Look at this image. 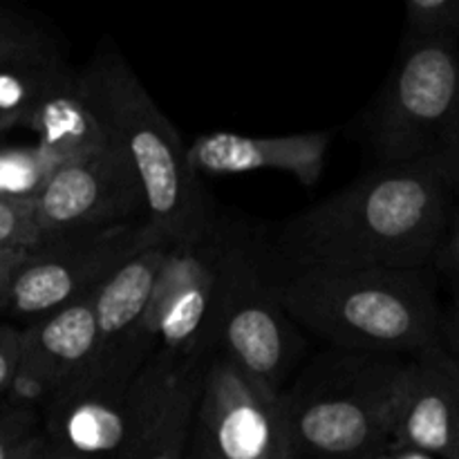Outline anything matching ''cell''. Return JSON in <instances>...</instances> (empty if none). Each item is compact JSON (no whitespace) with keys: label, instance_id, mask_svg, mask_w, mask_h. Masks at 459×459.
<instances>
[{"label":"cell","instance_id":"83f0119b","mask_svg":"<svg viewBox=\"0 0 459 459\" xmlns=\"http://www.w3.org/2000/svg\"><path fill=\"white\" fill-rule=\"evenodd\" d=\"M25 255V251H0V305H3L4 291H7L13 272Z\"/></svg>","mask_w":459,"mask_h":459},{"label":"cell","instance_id":"277c9868","mask_svg":"<svg viewBox=\"0 0 459 459\" xmlns=\"http://www.w3.org/2000/svg\"><path fill=\"white\" fill-rule=\"evenodd\" d=\"M406 357L330 350L282 390L296 459H372L393 448V402Z\"/></svg>","mask_w":459,"mask_h":459},{"label":"cell","instance_id":"e0dca14e","mask_svg":"<svg viewBox=\"0 0 459 459\" xmlns=\"http://www.w3.org/2000/svg\"><path fill=\"white\" fill-rule=\"evenodd\" d=\"M204 368H184L170 381L160 408L121 459H184Z\"/></svg>","mask_w":459,"mask_h":459},{"label":"cell","instance_id":"d6986e66","mask_svg":"<svg viewBox=\"0 0 459 459\" xmlns=\"http://www.w3.org/2000/svg\"><path fill=\"white\" fill-rule=\"evenodd\" d=\"M58 166L39 143L0 148V200L34 202Z\"/></svg>","mask_w":459,"mask_h":459},{"label":"cell","instance_id":"603a6c76","mask_svg":"<svg viewBox=\"0 0 459 459\" xmlns=\"http://www.w3.org/2000/svg\"><path fill=\"white\" fill-rule=\"evenodd\" d=\"M45 240L34 202L0 200V251H31Z\"/></svg>","mask_w":459,"mask_h":459},{"label":"cell","instance_id":"2e32d148","mask_svg":"<svg viewBox=\"0 0 459 459\" xmlns=\"http://www.w3.org/2000/svg\"><path fill=\"white\" fill-rule=\"evenodd\" d=\"M25 128H30L36 134V143L61 164L110 146V137L81 92L76 74L31 112Z\"/></svg>","mask_w":459,"mask_h":459},{"label":"cell","instance_id":"f546056e","mask_svg":"<svg viewBox=\"0 0 459 459\" xmlns=\"http://www.w3.org/2000/svg\"><path fill=\"white\" fill-rule=\"evenodd\" d=\"M388 459H437V457L429 455V453L412 451V448H390Z\"/></svg>","mask_w":459,"mask_h":459},{"label":"cell","instance_id":"f1b7e54d","mask_svg":"<svg viewBox=\"0 0 459 459\" xmlns=\"http://www.w3.org/2000/svg\"><path fill=\"white\" fill-rule=\"evenodd\" d=\"M31 459H83V457H79V455H74V453L65 451V448L56 446V444H52L49 439H45V435H43V439H40L39 448H36L34 457Z\"/></svg>","mask_w":459,"mask_h":459},{"label":"cell","instance_id":"6da1fadb","mask_svg":"<svg viewBox=\"0 0 459 459\" xmlns=\"http://www.w3.org/2000/svg\"><path fill=\"white\" fill-rule=\"evenodd\" d=\"M453 202L433 170L381 164L287 220L263 249L290 269H433Z\"/></svg>","mask_w":459,"mask_h":459},{"label":"cell","instance_id":"52a82bcc","mask_svg":"<svg viewBox=\"0 0 459 459\" xmlns=\"http://www.w3.org/2000/svg\"><path fill=\"white\" fill-rule=\"evenodd\" d=\"M245 236L218 215L200 238L166 249L142 336L173 370L204 368L215 354L224 278Z\"/></svg>","mask_w":459,"mask_h":459},{"label":"cell","instance_id":"ffe728a7","mask_svg":"<svg viewBox=\"0 0 459 459\" xmlns=\"http://www.w3.org/2000/svg\"><path fill=\"white\" fill-rule=\"evenodd\" d=\"M459 43V0H408L403 43Z\"/></svg>","mask_w":459,"mask_h":459},{"label":"cell","instance_id":"4316f807","mask_svg":"<svg viewBox=\"0 0 459 459\" xmlns=\"http://www.w3.org/2000/svg\"><path fill=\"white\" fill-rule=\"evenodd\" d=\"M184 459H224L218 451L213 448V444L209 442L206 433L202 430V426L197 421H193V430L191 437H188V446H186V455Z\"/></svg>","mask_w":459,"mask_h":459},{"label":"cell","instance_id":"7c38bea8","mask_svg":"<svg viewBox=\"0 0 459 459\" xmlns=\"http://www.w3.org/2000/svg\"><path fill=\"white\" fill-rule=\"evenodd\" d=\"M393 448L459 459V375L439 345L403 361L393 402Z\"/></svg>","mask_w":459,"mask_h":459},{"label":"cell","instance_id":"9c48e42d","mask_svg":"<svg viewBox=\"0 0 459 459\" xmlns=\"http://www.w3.org/2000/svg\"><path fill=\"white\" fill-rule=\"evenodd\" d=\"M303 339L264 272L260 247L245 236L229 263L215 354L251 381L281 394L303 354Z\"/></svg>","mask_w":459,"mask_h":459},{"label":"cell","instance_id":"5b68a950","mask_svg":"<svg viewBox=\"0 0 459 459\" xmlns=\"http://www.w3.org/2000/svg\"><path fill=\"white\" fill-rule=\"evenodd\" d=\"M368 133L381 164L433 170L459 197V43H403Z\"/></svg>","mask_w":459,"mask_h":459},{"label":"cell","instance_id":"8fae6325","mask_svg":"<svg viewBox=\"0 0 459 459\" xmlns=\"http://www.w3.org/2000/svg\"><path fill=\"white\" fill-rule=\"evenodd\" d=\"M43 236L146 220L142 186L115 146L63 161L34 200Z\"/></svg>","mask_w":459,"mask_h":459},{"label":"cell","instance_id":"5bb4252c","mask_svg":"<svg viewBox=\"0 0 459 459\" xmlns=\"http://www.w3.org/2000/svg\"><path fill=\"white\" fill-rule=\"evenodd\" d=\"M330 134L309 133L290 137H245L236 133H209L186 148L197 175H224L281 170L305 186H314L325 170Z\"/></svg>","mask_w":459,"mask_h":459},{"label":"cell","instance_id":"cb8c5ba5","mask_svg":"<svg viewBox=\"0 0 459 459\" xmlns=\"http://www.w3.org/2000/svg\"><path fill=\"white\" fill-rule=\"evenodd\" d=\"M433 272L446 276L453 290L459 291V197L453 202L446 231H444L437 254L433 258Z\"/></svg>","mask_w":459,"mask_h":459},{"label":"cell","instance_id":"3957f363","mask_svg":"<svg viewBox=\"0 0 459 459\" xmlns=\"http://www.w3.org/2000/svg\"><path fill=\"white\" fill-rule=\"evenodd\" d=\"M76 79L110 143L137 175L152 233L164 245H179L209 231L218 211L188 161V146L124 54L103 43Z\"/></svg>","mask_w":459,"mask_h":459},{"label":"cell","instance_id":"8992f818","mask_svg":"<svg viewBox=\"0 0 459 459\" xmlns=\"http://www.w3.org/2000/svg\"><path fill=\"white\" fill-rule=\"evenodd\" d=\"M175 375L148 345L92 361L43 406L45 439L83 459H121L152 420Z\"/></svg>","mask_w":459,"mask_h":459},{"label":"cell","instance_id":"9a60e30c","mask_svg":"<svg viewBox=\"0 0 459 459\" xmlns=\"http://www.w3.org/2000/svg\"><path fill=\"white\" fill-rule=\"evenodd\" d=\"M169 245H155L126 260L92 294L97 352L92 361L115 357L134 345H151L142 336L157 276ZM152 348V345H151ZM90 361V363H92Z\"/></svg>","mask_w":459,"mask_h":459},{"label":"cell","instance_id":"ba28073f","mask_svg":"<svg viewBox=\"0 0 459 459\" xmlns=\"http://www.w3.org/2000/svg\"><path fill=\"white\" fill-rule=\"evenodd\" d=\"M155 245L164 242L146 220L45 238L16 267L0 312L30 325L90 296L126 260Z\"/></svg>","mask_w":459,"mask_h":459},{"label":"cell","instance_id":"484cf974","mask_svg":"<svg viewBox=\"0 0 459 459\" xmlns=\"http://www.w3.org/2000/svg\"><path fill=\"white\" fill-rule=\"evenodd\" d=\"M439 348L453 363L459 375V291L453 290V299L442 309V330H439Z\"/></svg>","mask_w":459,"mask_h":459},{"label":"cell","instance_id":"7402d4cb","mask_svg":"<svg viewBox=\"0 0 459 459\" xmlns=\"http://www.w3.org/2000/svg\"><path fill=\"white\" fill-rule=\"evenodd\" d=\"M56 43L30 18L0 9V63L31 54L54 52Z\"/></svg>","mask_w":459,"mask_h":459},{"label":"cell","instance_id":"d4e9b609","mask_svg":"<svg viewBox=\"0 0 459 459\" xmlns=\"http://www.w3.org/2000/svg\"><path fill=\"white\" fill-rule=\"evenodd\" d=\"M21 325H0V403L7 402L21 363Z\"/></svg>","mask_w":459,"mask_h":459},{"label":"cell","instance_id":"ac0fdd59","mask_svg":"<svg viewBox=\"0 0 459 459\" xmlns=\"http://www.w3.org/2000/svg\"><path fill=\"white\" fill-rule=\"evenodd\" d=\"M72 76L58 49L0 63V133L25 128L31 112Z\"/></svg>","mask_w":459,"mask_h":459},{"label":"cell","instance_id":"4dcf8cb0","mask_svg":"<svg viewBox=\"0 0 459 459\" xmlns=\"http://www.w3.org/2000/svg\"><path fill=\"white\" fill-rule=\"evenodd\" d=\"M372 459H388V451L381 453V455H377V457H372Z\"/></svg>","mask_w":459,"mask_h":459},{"label":"cell","instance_id":"7a4b0ae2","mask_svg":"<svg viewBox=\"0 0 459 459\" xmlns=\"http://www.w3.org/2000/svg\"><path fill=\"white\" fill-rule=\"evenodd\" d=\"M260 255L285 312L332 350L412 357L439 345L433 269H290Z\"/></svg>","mask_w":459,"mask_h":459},{"label":"cell","instance_id":"30bf717a","mask_svg":"<svg viewBox=\"0 0 459 459\" xmlns=\"http://www.w3.org/2000/svg\"><path fill=\"white\" fill-rule=\"evenodd\" d=\"M195 421L224 459H296L282 393H272L222 354L202 372Z\"/></svg>","mask_w":459,"mask_h":459},{"label":"cell","instance_id":"4fadbf2b","mask_svg":"<svg viewBox=\"0 0 459 459\" xmlns=\"http://www.w3.org/2000/svg\"><path fill=\"white\" fill-rule=\"evenodd\" d=\"M92 294L21 327V363L9 402L40 412L90 366L97 352Z\"/></svg>","mask_w":459,"mask_h":459},{"label":"cell","instance_id":"44dd1931","mask_svg":"<svg viewBox=\"0 0 459 459\" xmlns=\"http://www.w3.org/2000/svg\"><path fill=\"white\" fill-rule=\"evenodd\" d=\"M43 439L40 412L13 402L0 403V459H31Z\"/></svg>","mask_w":459,"mask_h":459}]
</instances>
